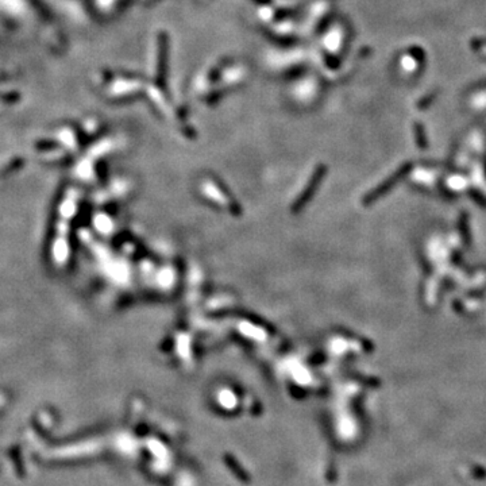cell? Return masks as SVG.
Segmentation results:
<instances>
[{
	"label": "cell",
	"mask_w": 486,
	"mask_h": 486,
	"mask_svg": "<svg viewBox=\"0 0 486 486\" xmlns=\"http://www.w3.org/2000/svg\"><path fill=\"white\" fill-rule=\"evenodd\" d=\"M412 170V164H405L404 166H401L400 169H397L394 172L393 175L388 177L386 180L382 182V184L377 186L374 190H371L367 197H366V203H373L375 200H378L379 197H382L385 193H388L389 190L393 189L396 185L399 184L400 181H403L407 176L411 173Z\"/></svg>",
	"instance_id": "6da1fadb"
},
{
	"label": "cell",
	"mask_w": 486,
	"mask_h": 486,
	"mask_svg": "<svg viewBox=\"0 0 486 486\" xmlns=\"http://www.w3.org/2000/svg\"><path fill=\"white\" fill-rule=\"evenodd\" d=\"M467 216L466 215H462L461 220H459V231H461L462 239L463 242L469 243L470 242V234H469V229H467Z\"/></svg>",
	"instance_id": "7a4b0ae2"
},
{
	"label": "cell",
	"mask_w": 486,
	"mask_h": 486,
	"mask_svg": "<svg viewBox=\"0 0 486 486\" xmlns=\"http://www.w3.org/2000/svg\"><path fill=\"white\" fill-rule=\"evenodd\" d=\"M472 474H473V477L474 478H486V470L485 469H482V467H480V466H476L474 469H473V472H472Z\"/></svg>",
	"instance_id": "3957f363"
}]
</instances>
